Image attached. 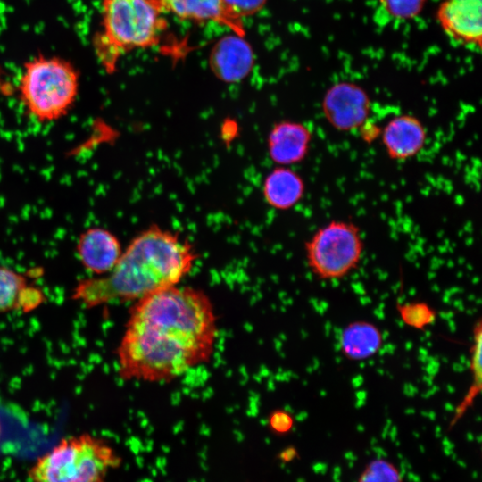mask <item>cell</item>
Returning <instances> with one entry per match:
<instances>
[{"label":"cell","mask_w":482,"mask_h":482,"mask_svg":"<svg viewBox=\"0 0 482 482\" xmlns=\"http://www.w3.org/2000/svg\"><path fill=\"white\" fill-rule=\"evenodd\" d=\"M217 317L202 290L174 286L135 302L116 350L123 380L170 382L210 361Z\"/></svg>","instance_id":"1"},{"label":"cell","mask_w":482,"mask_h":482,"mask_svg":"<svg viewBox=\"0 0 482 482\" xmlns=\"http://www.w3.org/2000/svg\"><path fill=\"white\" fill-rule=\"evenodd\" d=\"M197 258L190 242L152 224L133 237L109 273L81 279L71 298L87 308L136 302L178 286Z\"/></svg>","instance_id":"2"},{"label":"cell","mask_w":482,"mask_h":482,"mask_svg":"<svg viewBox=\"0 0 482 482\" xmlns=\"http://www.w3.org/2000/svg\"><path fill=\"white\" fill-rule=\"evenodd\" d=\"M100 11L101 28L92 46L108 74L128 53L161 46L168 30L162 0H102Z\"/></svg>","instance_id":"3"},{"label":"cell","mask_w":482,"mask_h":482,"mask_svg":"<svg viewBox=\"0 0 482 482\" xmlns=\"http://www.w3.org/2000/svg\"><path fill=\"white\" fill-rule=\"evenodd\" d=\"M79 79V71L71 61L38 54L22 65L17 84L19 97L37 121H56L72 109Z\"/></svg>","instance_id":"4"},{"label":"cell","mask_w":482,"mask_h":482,"mask_svg":"<svg viewBox=\"0 0 482 482\" xmlns=\"http://www.w3.org/2000/svg\"><path fill=\"white\" fill-rule=\"evenodd\" d=\"M121 457L104 439L83 433L61 439L28 470L30 482H106Z\"/></svg>","instance_id":"5"},{"label":"cell","mask_w":482,"mask_h":482,"mask_svg":"<svg viewBox=\"0 0 482 482\" xmlns=\"http://www.w3.org/2000/svg\"><path fill=\"white\" fill-rule=\"evenodd\" d=\"M311 272L320 280L342 279L360 265L364 241L353 222L332 220L319 227L304 244Z\"/></svg>","instance_id":"6"},{"label":"cell","mask_w":482,"mask_h":482,"mask_svg":"<svg viewBox=\"0 0 482 482\" xmlns=\"http://www.w3.org/2000/svg\"><path fill=\"white\" fill-rule=\"evenodd\" d=\"M326 121L339 132L360 131L369 121L370 100L358 85L341 82L333 85L324 95L321 104Z\"/></svg>","instance_id":"7"},{"label":"cell","mask_w":482,"mask_h":482,"mask_svg":"<svg viewBox=\"0 0 482 482\" xmlns=\"http://www.w3.org/2000/svg\"><path fill=\"white\" fill-rule=\"evenodd\" d=\"M379 135L388 158L399 162L419 155L428 141L426 126L410 113L391 117L379 129Z\"/></svg>","instance_id":"8"},{"label":"cell","mask_w":482,"mask_h":482,"mask_svg":"<svg viewBox=\"0 0 482 482\" xmlns=\"http://www.w3.org/2000/svg\"><path fill=\"white\" fill-rule=\"evenodd\" d=\"M209 66L214 76L225 83L242 81L254 66L253 50L245 37L231 33L213 45Z\"/></svg>","instance_id":"9"},{"label":"cell","mask_w":482,"mask_h":482,"mask_svg":"<svg viewBox=\"0 0 482 482\" xmlns=\"http://www.w3.org/2000/svg\"><path fill=\"white\" fill-rule=\"evenodd\" d=\"M437 18L443 30L453 40L481 47V0H443Z\"/></svg>","instance_id":"10"},{"label":"cell","mask_w":482,"mask_h":482,"mask_svg":"<svg viewBox=\"0 0 482 482\" xmlns=\"http://www.w3.org/2000/svg\"><path fill=\"white\" fill-rule=\"evenodd\" d=\"M312 131L306 124L291 120L274 123L267 137L270 158L278 166L303 162L312 142Z\"/></svg>","instance_id":"11"},{"label":"cell","mask_w":482,"mask_h":482,"mask_svg":"<svg viewBox=\"0 0 482 482\" xmlns=\"http://www.w3.org/2000/svg\"><path fill=\"white\" fill-rule=\"evenodd\" d=\"M122 252L116 235L101 227H91L84 230L76 245V253L82 266L96 276L109 273Z\"/></svg>","instance_id":"12"},{"label":"cell","mask_w":482,"mask_h":482,"mask_svg":"<svg viewBox=\"0 0 482 482\" xmlns=\"http://www.w3.org/2000/svg\"><path fill=\"white\" fill-rule=\"evenodd\" d=\"M162 4L166 13L181 21L195 23L213 21L227 27L232 33L245 37L244 22L228 12L223 0H162Z\"/></svg>","instance_id":"13"},{"label":"cell","mask_w":482,"mask_h":482,"mask_svg":"<svg viewBox=\"0 0 482 482\" xmlns=\"http://www.w3.org/2000/svg\"><path fill=\"white\" fill-rule=\"evenodd\" d=\"M384 342L380 328L365 320H352L338 336L341 354L352 362H363L376 356L383 348Z\"/></svg>","instance_id":"14"},{"label":"cell","mask_w":482,"mask_h":482,"mask_svg":"<svg viewBox=\"0 0 482 482\" xmlns=\"http://www.w3.org/2000/svg\"><path fill=\"white\" fill-rule=\"evenodd\" d=\"M303 178L289 166H277L270 171L262 183L265 202L276 210L295 207L304 196Z\"/></svg>","instance_id":"15"},{"label":"cell","mask_w":482,"mask_h":482,"mask_svg":"<svg viewBox=\"0 0 482 482\" xmlns=\"http://www.w3.org/2000/svg\"><path fill=\"white\" fill-rule=\"evenodd\" d=\"M41 302L39 290L29 287L22 274L0 266V312L14 309L26 312Z\"/></svg>","instance_id":"16"},{"label":"cell","mask_w":482,"mask_h":482,"mask_svg":"<svg viewBox=\"0 0 482 482\" xmlns=\"http://www.w3.org/2000/svg\"><path fill=\"white\" fill-rule=\"evenodd\" d=\"M482 320L478 318L472 328V341L470 347L469 370L470 371V385L463 395L461 401L457 405L452 425H454L465 412L473 405L474 401L480 395L482 390Z\"/></svg>","instance_id":"17"},{"label":"cell","mask_w":482,"mask_h":482,"mask_svg":"<svg viewBox=\"0 0 482 482\" xmlns=\"http://www.w3.org/2000/svg\"><path fill=\"white\" fill-rule=\"evenodd\" d=\"M402 322L415 330L425 331L437 319V312L425 301L398 302L395 305Z\"/></svg>","instance_id":"18"},{"label":"cell","mask_w":482,"mask_h":482,"mask_svg":"<svg viewBox=\"0 0 482 482\" xmlns=\"http://www.w3.org/2000/svg\"><path fill=\"white\" fill-rule=\"evenodd\" d=\"M358 482H403V479L394 464L378 459L366 466Z\"/></svg>","instance_id":"19"},{"label":"cell","mask_w":482,"mask_h":482,"mask_svg":"<svg viewBox=\"0 0 482 482\" xmlns=\"http://www.w3.org/2000/svg\"><path fill=\"white\" fill-rule=\"evenodd\" d=\"M266 3L267 0H223L228 12L241 21L259 12Z\"/></svg>","instance_id":"20"},{"label":"cell","mask_w":482,"mask_h":482,"mask_svg":"<svg viewBox=\"0 0 482 482\" xmlns=\"http://www.w3.org/2000/svg\"><path fill=\"white\" fill-rule=\"evenodd\" d=\"M388 12L398 18H410L416 15L422 7L424 0H383Z\"/></svg>","instance_id":"21"},{"label":"cell","mask_w":482,"mask_h":482,"mask_svg":"<svg viewBox=\"0 0 482 482\" xmlns=\"http://www.w3.org/2000/svg\"><path fill=\"white\" fill-rule=\"evenodd\" d=\"M269 426L277 434H286L294 426L292 415L284 410L274 411L269 418Z\"/></svg>","instance_id":"22"},{"label":"cell","mask_w":482,"mask_h":482,"mask_svg":"<svg viewBox=\"0 0 482 482\" xmlns=\"http://www.w3.org/2000/svg\"><path fill=\"white\" fill-rule=\"evenodd\" d=\"M0 434H1V425H0Z\"/></svg>","instance_id":"23"}]
</instances>
